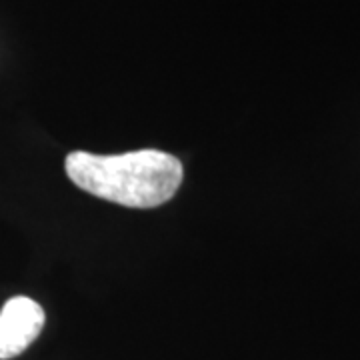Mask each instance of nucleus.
<instances>
[{
    "mask_svg": "<svg viewBox=\"0 0 360 360\" xmlns=\"http://www.w3.org/2000/svg\"><path fill=\"white\" fill-rule=\"evenodd\" d=\"M44 326V310L28 296H14L0 310V360H11L30 347Z\"/></svg>",
    "mask_w": 360,
    "mask_h": 360,
    "instance_id": "2",
    "label": "nucleus"
},
{
    "mask_svg": "<svg viewBox=\"0 0 360 360\" xmlns=\"http://www.w3.org/2000/svg\"><path fill=\"white\" fill-rule=\"evenodd\" d=\"M68 179L84 193L129 208H156L168 202L182 184V162L162 150L124 155H90L77 150L66 156Z\"/></svg>",
    "mask_w": 360,
    "mask_h": 360,
    "instance_id": "1",
    "label": "nucleus"
}]
</instances>
